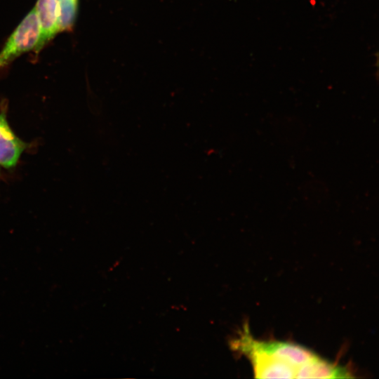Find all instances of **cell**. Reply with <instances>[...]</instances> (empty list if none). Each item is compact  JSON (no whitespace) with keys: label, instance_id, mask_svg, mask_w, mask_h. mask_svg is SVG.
Returning a JSON list of instances; mask_svg holds the SVG:
<instances>
[{"label":"cell","instance_id":"obj_1","mask_svg":"<svg viewBox=\"0 0 379 379\" xmlns=\"http://www.w3.org/2000/svg\"><path fill=\"white\" fill-rule=\"evenodd\" d=\"M234 351L255 359L267 376L281 373L286 378H297L300 370L317 357L312 351L289 342L255 339L248 324L230 344Z\"/></svg>","mask_w":379,"mask_h":379},{"label":"cell","instance_id":"obj_2","mask_svg":"<svg viewBox=\"0 0 379 379\" xmlns=\"http://www.w3.org/2000/svg\"><path fill=\"white\" fill-rule=\"evenodd\" d=\"M39 36V22L34 8L12 32L0 51V70L22 54L34 50Z\"/></svg>","mask_w":379,"mask_h":379},{"label":"cell","instance_id":"obj_3","mask_svg":"<svg viewBox=\"0 0 379 379\" xmlns=\"http://www.w3.org/2000/svg\"><path fill=\"white\" fill-rule=\"evenodd\" d=\"M39 27V40L34 50L36 54L60 32L55 0H37L34 7Z\"/></svg>","mask_w":379,"mask_h":379},{"label":"cell","instance_id":"obj_4","mask_svg":"<svg viewBox=\"0 0 379 379\" xmlns=\"http://www.w3.org/2000/svg\"><path fill=\"white\" fill-rule=\"evenodd\" d=\"M25 144L10 128L4 112L0 113V165L11 168L17 164Z\"/></svg>","mask_w":379,"mask_h":379},{"label":"cell","instance_id":"obj_5","mask_svg":"<svg viewBox=\"0 0 379 379\" xmlns=\"http://www.w3.org/2000/svg\"><path fill=\"white\" fill-rule=\"evenodd\" d=\"M350 372L344 366H338L320 357L305 366L297 378H350Z\"/></svg>","mask_w":379,"mask_h":379},{"label":"cell","instance_id":"obj_6","mask_svg":"<svg viewBox=\"0 0 379 379\" xmlns=\"http://www.w3.org/2000/svg\"><path fill=\"white\" fill-rule=\"evenodd\" d=\"M59 31H70L75 23L78 0H55Z\"/></svg>","mask_w":379,"mask_h":379}]
</instances>
